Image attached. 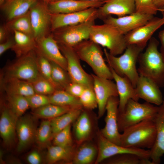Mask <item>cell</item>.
Here are the masks:
<instances>
[{"mask_svg":"<svg viewBox=\"0 0 164 164\" xmlns=\"http://www.w3.org/2000/svg\"><path fill=\"white\" fill-rule=\"evenodd\" d=\"M93 80V90L98 104V118L102 117L106 111L108 101L111 97H118L116 84L109 79L91 74Z\"/></svg>","mask_w":164,"mask_h":164,"instance_id":"15","label":"cell"},{"mask_svg":"<svg viewBox=\"0 0 164 164\" xmlns=\"http://www.w3.org/2000/svg\"><path fill=\"white\" fill-rule=\"evenodd\" d=\"M153 119L143 120L125 129L121 134V145L125 148L151 149L156 139Z\"/></svg>","mask_w":164,"mask_h":164,"instance_id":"3","label":"cell"},{"mask_svg":"<svg viewBox=\"0 0 164 164\" xmlns=\"http://www.w3.org/2000/svg\"><path fill=\"white\" fill-rule=\"evenodd\" d=\"M52 79L57 90H65L72 81L67 71L58 64L50 61Z\"/></svg>","mask_w":164,"mask_h":164,"instance_id":"36","label":"cell"},{"mask_svg":"<svg viewBox=\"0 0 164 164\" xmlns=\"http://www.w3.org/2000/svg\"><path fill=\"white\" fill-rule=\"evenodd\" d=\"M135 12L134 0H108L97 9V18L103 20L112 15L120 17Z\"/></svg>","mask_w":164,"mask_h":164,"instance_id":"19","label":"cell"},{"mask_svg":"<svg viewBox=\"0 0 164 164\" xmlns=\"http://www.w3.org/2000/svg\"><path fill=\"white\" fill-rule=\"evenodd\" d=\"M47 3L51 2V0H41Z\"/></svg>","mask_w":164,"mask_h":164,"instance_id":"52","label":"cell"},{"mask_svg":"<svg viewBox=\"0 0 164 164\" xmlns=\"http://www.w3.org/2000/svg\"><path fill=\"white\" fill-rule=\"evenodd\" d=\"M9 31L5 25L1 26L0 27V43H2L7 39L6 38Z\"/></svg>","mask_w":164,"mask_h":164,"instance_id":"48","label":"cell"},{"mask_svg":"<svg viewBox=\"0 0 164 164\" xmlns=\"http://www.w3.org/2000/svg\"><path fill=\"white\" fill-rule=\"evenodd\" d=\"M26 97L29 107L34 109L50 103L49 97L48 95L35 93Z\"/></svg>","mask_w":164,"mask_h":164,"instance_id":"44","label":"cell"},{"mask_svg":"<svg viewBox=\"0 0 164 164\" xmlns=\"http://www.w3.org/2000/svg\"><path fill=\"white\" fill-rule=\"evenodd\" d=\"M162 18L154 17L147 22L125 35L128 46L136 45L144 49L154 33L164 25V11H162Z\"/></svg>","mask_w":164,"mask_h":164,"instance_id":"13","label":"cell"},{"mask_svg":"<svg viewBox=\"0 0 164 164\" xmlns=\"http://www.w3.org/2000/svg\"><path fill=\"white\" fill-rule=\"evenodd\" d=\"M105 2L85 1L79 0H62L47 3L51 14L67 13L94 7L98 8Z\"/></svg>","mask_w":164,"mask_h":164,"instance_id":"20","label":"cell"},{"mask_svg":"<svg viewBox=\"0 0 164 164\" xmlns=\"http://www.w3.org/2000/svg\"><path fill=\"white\" fill-rule=\"evenodd\" d=\"M79 98L83 107L87 110H91L98 107L93 88H86Z\"/></svg>","mask_w":164,"mask_h":164,"instance_id":"41","label":"cell"},{"mask_svg":"<svg viewBox=\"0 0 164 164\" xmlns=\"http://www.w3.org/2000/svg\"><path fill=\"white\" fill-rule=\"evenodd\" d=\"M73 48L80 60L91 67L95 75L113 79L111 72L103 57L104 52L100 46L89 39L81 42Z\"/></svg>","mask_w":164,"mask_h":164,"instance_id":"5","label":"cell"},{"mask_svg":"<svg viewBox=\"0 0 164 164\" xmlns=\"http://www.w3.org/2000/svg\"><path fill=\"white\" fill-rule=\"evenodd\" d=\"M28 162L30 164H39L42 162V157L40 153L36 150H33L27 156Z\"/></svg>","mask_w":164,"mask_h":164,"instance_id":"46","label":"cell"},{"mask_svg":"<svg viewBox=\"0 0 164 164\" xmlns=\"http://www.w3.org/2000/svg\"><path fill=\"white\" fill-rule=\"evenodd\" d=\"M71 125L57 133L53 137L54 145L62 147H70L73 145L71 132Z\"/></svg>","mask_w":164,"mask_h":164,"instance_id":"42","label":"cell"},{"mask_svg":"<svg viewBox=\"0 0 164 164\" xmlns=\"http://www.w3.org/2000/svg\"><path fill=\"white\" fill-rule=\"evenodd\" d=\"M82 109H73L50 120L53 137L57 133L73 123L81 113Z\"/></svg>","mask_w":164,"mask_h":164,"instance_id":"33","label":"cell"},{"mask_svg":"<svg viewBox=\"0 0 164 164\" xmlns=\"http://www.w3.org/2000/svg\"><path fill=\"white\" fill-rule=\"evenodd\" d=\"M97 18V9L94 7L72 13L51 14V31L62 27L78 24Z\"/></svg>","mask_w":164,"mask_h":164,"instance_id":"14","label":"cell"},{"mask_svg":"<svg viewBox=\"0 0 164 164\" xmlns=\"http://www.w3.org/2000/svg\"><path fill=\"white\" fill-rule=\"evenodd\" d=\"M8 107L18 118L30 107L26 97L19 95H7Z\"/></svg>","mask_w":164,"mask_h":164,"instance_id":"37","label":"cell"},{"mask_svg":"<svg viewBox=\"0 0 164 164\" xmlns=\"http://www.w3.org/2000/svg\"><path fill=\"white\" fill-rule=\"evenodd\" d=\"M109 67L118 90L119 101L118 113H122L124 111L126 104L129 99L138 101L139 99L137 95L135 88L130 80L126 77L119 75L111 67Z\"/></svg>","mask_w":164,"mask_h":164,"instance_id":"23","label":"cell"},{"mask_svg":"<svg viewBox=\"0 0 164 164\" xmlns=\"http://www.w3.org/2000/svg\"><path fill=\"white\" fill-rule=\"evenodd\" d=\"M76 149L72 162L74 164H90L95 162L98 154L97 147L85 142Z\"/></svg>","mask_w":164,"mask_h":164,"instance_id":"28","label":"cell"},{"mask_svg":"<svg viewBox=\"0 0 164 164\" xmlns=\"http://www.w3.org/2000/svg\"><path fill=\"white\" fill-rule=\"evenodd\" d=\"M97 147L98 154L95 164L99 163L115 155L126 153L134 154L142 158L150 159L149 149L125 147L110 141L100 132L98 136Z\"/></svg>","mask_w":164,"mask_h":164,"instance_id":"11","label":"cell"},{"mask_svg":"<svg viewBox=\"0 0 164 164\" xmlns=\"http://www.w3.org/2000/svg\"><path fill=\"white\" fill-rule=\"evenodd\" d=\"M60 0H51V2L56 1H60Z\"/></svg>","mask_w":164,"mask_h":164,"instance_id":"55","label":"cell"},{"mask_svg":"<svg viewBox=\"0 0 164 164\" xmlns=\"http://www.w3.org/2000/svg\"><path fill=\"white\" fill-rule=\"evenodd\" d=\"M34 38L36 41L50 34L51 14L47 3L38 1L29 10Z\"/></svg>","mask_w":164,"mask_h":164,"instance_id":"10","label":"cell"},{"mask_svg":"<svg viewBox=\"0 0 164 164\" xmlns=\"http://www.w3.org/2000/svg\"><path fill=\"white\" fill-rule=\"evenodd\" d=\"M18 118L9 108L4 107L0 118V134L5 144L10 146L15 142Z\"/></svg>","mask_w":164,"mask_h":164,"instance_id":"24","label":"cell"},{"mask_svg":"<svg viewBox=\"0 0 164 164\" xmlns=\"http://www.w3.org/2000/svg\"><path fill=\"white\" fill-rule=\"evenodd\" d=\"M36 130L35 122L30 115L22 116L18 118L16 125L18 152L24 151L35 140Z\"/></svg>","mask_w":164,"mask_h":164,"instance_id":"17","label":"cell"},{"mask_svg":"<svg viewBox=\"0 0 164 164\" xmlns=\"http://www.w3.org/2000/svg\"><path fill=\"white\" fill-rule=\"evenodd\" d=\"M15 43L11 50L18 58L36 49V42L35 39L25 33L14 31Z\"/></svg>","mask_w":164,"mask_h":164,"instance_id":"29","label":"cell"},{"mask_svg":"<svg viewBox=\"0 0 164 164\" xmlns=\"http://www.w3.org/2000/svg\"><path fill=\"white\" fill-rule=\"evenodd\" d=\"M154 3L160 11L161 9L164 6V0H155Z\"/></svg>","mask_w":164,"mask_h":164,"instance_id":"50","label":"cell"},{"mask_svg":"<svg viewBox=\"0 0 164 164\" xmlns=\"http://www.w3.org/2000/svg\"><path fill=\"white\" fill-rule=\"evenodd\" d=\"M150 160L134 154L126 153L115 155L105 160L108 164H153Z\"/></svg>","mask_w":164,"mask_h":164,"instance_id":"35","label":"cell"},{"mask_svg":"<svg viewBox=\"0 0 164 164\" xmlns=\"http://www.w3.org/2000/svg\"><path fill=\"white\" fill-rule=\"evenodd\" d=\"M36 42V49L38 51L50 61L58 64L67 71L66 59L51 34Z\"/></svg>","mask_w":164,"mask_h":164,"instance_id":"18","label":"cell"},{"mask_svg":"<svg viewBox=\"0 0 164 164\" xmlns=\"http://www.w3.org/2000/svg\"><path fill=\"white\" fill-rule=\"evenodd\" d=\"M159 107L153 120L156 129V139L153 146L149 149L150 159L153 164L160 163L164 154V97L163 102Z\"/></svg>","mask_w":164,"mask_h":164,"instance_id":"22","label":"cell"},{"mask_svg":"<svg viewBox=\"0 0 164 164\" xmlns=\"http://www.w3.org/2000/svg\"><path fill=\"white\" fill-rule=\"evenodd\" d=\"M53 138L50 120L43 121L37 129L35 140L40 148L46 147Z\"/></svg>","mask_w":164,"mask_h":164,"instance_id":"38","label":"cell"},{"mask_svg":"<svg viewBox=\"0 0 164 164\" xmlns=\"http://www.w3.org/2000/svg\"><path fill=\"white\" fill-rule=\"evenodd\" d=\"M31 83L35 93L48 96L56 90L53 85L40 74Z\"/></svg>","mask_w":164,"mask_h":164,"instance_id":"40","label":"cell"},{"mask_svg":"<svg viewBox=\"0 0 164 164\" xmlns=\"http://www.w3.org/2000/svg\"><path fill=\"white\" fill-rule=\"evenodd\" d=\"M158 37L161 44L160 52L164 60V29L159 32Z\"/></svg>","mask_w":164,"mask_h":164,"instance_id":"49","label":"cell"},{"mask_svg":"<svg viewBox=\"0 0 164 164\" xmlns=\"http://www.w3.org/2000/svg\"><path fill=\"white\" fill-rule=\"evenodd\" d=\"M95 20L62 27L52 31L51 34L58 44L74 47L89 39L91 29L95 24Z\"/></svg>","mask_w":164,"mask_h":164,"instance_id":"8","label":"cell"},{"mask_svg":"<svg viewBox=\"0 0 164 164\" xmlns=\"http://www.w3.org/2000/svg\"><path fill=\"white\" fill-rule=\"evenodd\" d=\"M159 42L152 37L145 51L141 53L138 61V71L140 75L155 83L160 88L164 87V60L158 49Z\"/></svg>","mask_w":164,"mask_h":164,"instance_id":"1","label":"cell"},{"mask_svg":"<svg viewBox=\"0 0 164 164\" xmlns=\"http://www.w3.org/2000/svg\"><path fill=\"white\" fill-rule=\"evenodd\" d=\"M35 49L18 58L5 70L1 79H17L31 83L40 75Z\"/></svg>","mask_w":164,"mask_h":164,"instance_id":"7","label":"cell"},{"mask_svg":"<svg viewBox=\"0 0 164 164\" xmlns=\"http://www.w3.org/2000/svg\"><path fill=\"white\" fill-rule=\"evenodd\" d=\"M15 43L13 38L7 39L0 44V55H2L8 50L12 48Z\"/></svg>","mask_w":164,"mask_h":164,"instance_id":"47","label":"cell"},{"mask_svg":"<svg viewBox=\"0 0 164 164\" xmlns=\"http://www.w3.org/2000/svg\"><path fill=\"white\" fill-rule=\"evenodd\" d=\"M5 25L9 31H19L34 38L29 10L23 15L7 22Z\"/></svg>","mask_w":164,"mask_h":164,"instance_id":"32","label":"cell"},{"mask_svg":"<svg viewBox=\"0 0 164 164\" xmlns=\"http://www.w3.org/2000/svg\"><path fill=\"white\" fill-rule=\"evenodd\" d=\"M5 0H0V5Z\"/></svg>","mask_w":164,"mask_h":164,"instance_id":"53","label":"cell"},{"mask_svg":"<svg viewBox=\"0 0 164 164\" xmlns=\"http://www.w3.org/2000/svg\"><path fill=\"white\" fill-rule=\"evenodd\" d=\"M2 89L7 95H19L26 97L35 93L31 83L15 78L1 79Z\"/></svg>","mask_w":164,"mask_h":164,"instance_id":"27","label":"cell"},{"mask_svg":"<svg viewBox=\"0 0 164 164\" xmlns=\"http://www.w3.org/2000/svg\"><path fill=\"white\" fill-rule=\"evenodd\" d=\"M86 88L80 84L72 81L66 87L65 90L73 96L79 98Z\"/></svg>","mask_w":164,"mask_h":164,"instance_id":"45","label":"cell"},{"mask_svg":"<svg viewBox=\"0 0 164 164\" xmlns=\"http://www.w3.org/2000/svg\"><path fill=\"white\" fill-rule=\"evenodd\" d=\"M85 1H92V2H106L108 0H79Z\"/></svg>","mask_w":164,"mask_h":164,"instance_id":"51","label":"cell"},{"mask_svg":"<svg viewBox=\"0 0 164 164\" xmlns=\"http://www.w3.org/2000/svg\"><path fill=\"white\" fill-rule=\"evenodd\" d=\"M161 12L164 11V6L161 9Z\"/></svg>","mask_w":164,"mask_h":164,"instance_id":"54","label":"cell"},{"mask_svg":"<svg viewBox=\"0 0 164 164\" xmlns=\"http://www.w3.org/2000/svg\"><path fill=\"white\" fill-rule=\"evenodd\" d=\"M76 149L74 146L62 147L53 145L49 146L46 155V160L50 164L64 160L72 162Z\"/></svg>","mask_w":164,"mask_h":164,"instance_id":"30","label":"cell"},{"mask_svg":"<svg viewBox=\"0 0 164 164\" xmlns=\"http://www.w3.org/2000/svg\"><path fill=\"white\" fill-rule=\"evenodd\" d=\"M38 0H5L1 9L7 22L28 12Z\"/></svg>","mask_w":164,"mask_h":164,"instance_id":"25","label":"cell"},{"mask_svg":"<svg viewBox=\"0 0 164 164\" xmlns=\"http://www.w3.org/2000/svg\"><path fill=\"white\" fill-rule=\"evenodd\" d=\"M74 109L49 103L34 109L32 114L36 117L50 120Z\"/></svg>","mask_w":164,"mask_h":164,"instance_id":"34","label":"cell"},{"mask_svg":"<svg viewBox=\"0 0 164 164\" xmlns=\"http://www.w3.org/2000/svg\"><path fill=\"white\" fill-rule=\"evenodd\" d=\"M37 62L39 72L44 78L49 81L54 86L57 88L53 82L51 76V67L50 61L38 51L36 48Z\"/></svg>","mask_w":164,"mask_h":164,"instance_id":"39","label":"cell"},{"mask_svg":"<svg viewBox=\"0 0 164 164\" xmlns=\"http://www.w3.org/2000/svg\"><path fill=\"white\" fill-rule=\"evenodd\" d=\"M89 39L108 49L115 56L122 54L128 46L125 35L116 27L108 23L93 25Z\"/></svg>","mask_w":164,"mask_h":164,"instance_id":"4","label":"cell"},{"mask_svg":"<svg viewBox=\"0 0 164 164\" xmlns=\"http://www.w3.org/2000/svg\"><path fill=\"white\" fill-rule=\"evenodd\" d=\"M58 44L66 59L67 71L72 81L80 84L86 87L93 88L92 75L87 73L83 69L73 47Z\"/></svg>","mask_w":164,"mask_h":164,"instance_id":"9","label":"cell"},{"mask_svg":"<svg viewBox=\"0 0 164 164\" xmlns=\"http://www.w3.org/2000/svg\"><path fill=\"white\" fill-rule=\"evenodd\" d=\"M73 123L74 133L77 143L80 145L87 141L93 130V122L88 113L82 110Z\"/></svg>","mask_w":164,"mask_h":164,"instance_id":"26","label":"cell"},{"mask_svg":"<svg viewBox=\"0 0 164 164\" xmlns=\"http://www.w3.org/2000/svg\"><path fill=\"white\" fill-rule=\"evenodd\" d=\"M160 88L152 80L140 75L135 87L139 99L159 106L162 103L164 98Z\"/></svg>","mask_w":164,"mask_h":164,"instance_id":"21","label":"cell"},{"mask_svg":"<svg viewBox=\"0 0 164 164\" xmlns=\"http://www.w3.org/2000/svg\"><path fill=\"white\" fill-rule=\"evenodd\" d=\"M155 0H134L135 12L154 15L159 9L155 5Z\"/></svg>","mask_w":164,"mask_h":164,"instance_id":"43","label":"cell"},{"mask_svg":"<svg viewBox=\"0 0 164 164\" xmlns=\"http://www.w3.org/2000/svg\"><path fill=\"white\" fill-rule=\"evenodd\" d=\"M119 101L118 97H112L109 99L105 108V125L100 132L110 141L121 145V134L118 125Z\"/></svg>","mask_w":164,"mask_h":164,"instance_id":"12","label":"cell"},{"mask_svg":"<svg viewBox=\"0 0 164 164\" xmlns=\"http://www.w3.org/2000/svg\"><path fill=\"white\" fill-rule=\"evenodd\" d=\"M154 17L153 15L135 12L131 14L117 18L110 15L102 20L104 23L115 26L125 35L145 24Z\"/></svg>","mask_w":164,"mask_h":164,"instance_id":"16","label":"cell"},{"mask_svg":"<svg viewBox=\"0 0 164 164\" xmlns=\"http://www.w3.org/2000/svg\"><path fill=\"white\" fill-rule=\"evenodd\" d=\"M143 49L135 45H129L123 53L118 57L111 54L105 48L103 52L108 66L119 75L128 78L135 88L139 77L136 64Z\"/></svg>","mask_w":164,"mask_h":164,"instance_id":"2","label":"cell"},{"mask_svg":"<svg viewBox=\"0 0 164 164\" xmlns=\"http://www.w3.org/2000/svg\"><path fill=\"white\" fill-rule=\"evenodd\" d=\"M159 108V106H155L146 102L140 103L132 99H129L126 104L124 111L118 114L119 131L122 132L127 128L143 120H154Z\"/></svg>","mask_w":164,"mask_h":164,"instance_id":"6","label":"cell"},{"mask_svg":"<svg viewBox=\"0 0 164 164\" xmlns=\"http://www.w3.org/2000/svg\"><path fill=\"white\" fill-rule=\"evenodd\" d=\"M48 96L50 103L73 109L83 108L79 98L73 96L65 90H56Z\"/></svg>","mask_w":164,"mask_h":164,"instance_id":"31","label":"cell"}]
</instances>
